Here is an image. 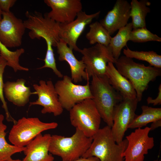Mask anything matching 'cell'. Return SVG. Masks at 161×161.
I'll return each instance as SVG.
<instances>
[{
	"label": "cell",
	"instance_id": "obj_8",
	"mask_svg": "<svg viewBox=\"0 0 161 161\" xmlns=\"http://www.w3.org/2000/svg\"><path fill=\"white\" fill-rule=\"evenodd\" d=\"M59 101L63 109L69 111L75 105L87 99H92L89 80L84 85H77L71 78L64 75L54 85Z\"/></svg>",
	"mask_w": 161,
	"mask_h": 161
},
{
	"label": "cell",
	"instance_id": "obj_5",
	"mask_svg": "<svg viewBox=\"0 0 161 161\" xmlns=\"http://www.w3.org/2000/svg\"><path fill=\"white\" fill-rule=\"evenodd\" d=\"M92 139L77 128L70 137L53 135H51L49 152L60 157L62 161H73L82 157L89 148Z\"/></svg>",
	"mask_w": 161,
	"mask_h": 161
},
{
	"label": "cell",
	"instance_id": "obj_1",
	"mask_svg": "<svg viewBox=\"0 0 161 161\" xmlns=\"http://www.w3.org/2000/svg\"><path fill=\"white\" fill-rule=\"evenodd\" d=\"M25 14L27 19L24 22L25 28L30 30V38L32 39L42 38L46 43L44 64L39 69L49 68L55 75L58 74L60 71L56 66L52 47H56L60 39L59 24L49 18L46 13L43 15L36 11L32 13L27 11Z\"/></svg>",
	"mask_w": 161,
	"mask_h": 161
},
{
	"label": "cell",
	"instance_id": "obj_34",
	"mask_svg": "<svg viewBox=\"0 0 161 161\" xmlns=\"http://www.w3.org/2000/svg\"><path fill=\"white\" fill-rule=\"evenodd\" d=\"M2 13L3 11H2L0 7V21L1 20L2 18Z\"/></svg>",
	"mask_w": 161,
	"mask_h": 161
},
{
	"label": "cell",
	"instance_id": "obj_25",
	"mask_svg": "<svg viewBox=\"0 0 161 161\" xmlns=\"http://www.w3.org/2000/svg\"><path fill=\"white\" fill-rule=\"evenodd\" d=\"M89 30L86 37L90 44H99L108 47L112 37L100 22L96 21L89 25Z\"/></svg>",
	"mask_w": 161,
	"mask_h": 161
},
{
	"label": "cell",
	"instance_id": "obj_12",
	"mask_svg": "<svg viewBox=\"0 0 161 161\" xmlns=\"http://www.w3.org/2000/svg\"><path fill=\"white\" fill-rule=\"evenodd\" d=\"M35 91L32 94L37 95L38 98L35 101L30 103L29 106L38 105L43 107L41 110L43 114L52 113L55 116L61 114L63 108L60 103L54 85L52 81L41 80L39 84L33 85Z\"/></svg>",
	"mask_w": 161,
	"mask_h": 161
},
{
	"label": "cell",
	"instance_id": "obj_19",
	"mask_svg": "<svg viewBox=\"0 0 161 161\" xmlns=\"http://www.w3.org/2000/svg\"><path fill=\"white\" fill-rule=\"evenodd\" d=\"M26 82L25 80L21 78L16 81H7L4 83L3 92L5 97L18 107L27 104L32 95L30 87L26 86Z\"/></svg>",
	"mask_w": 161,
	"mask_h": 161
},
{
	"label": "cell",
	"instance_id": "obj_36",
	"mask_svg": "<svg viewBox=\"0 0 161 161\" xmlns=\"http://www.w3.org/2000/svg\"><path fill=\"white\" fill-rule=\"evenodd\" d=\"M1 56V55H0V58Z\"/></svg>",
	"mask_w": 161,
	"mask_h": 161
},
{
	"label": "cell",
	"instance_id": "obj_27",
	"mask_svg": "<svg viewBox=\"0 0 161 161\" xmlns=\"http://www.w3.org/2000/svg\"><path fill=\"white\" fill-rule=\"evenodd\" d=\"M25 52L24 49L21 48L12 51L10 50L0 41V53L7 62V66L11 67L15 72L18 71H27L28 68L21 66L19 63V58Z\"/></svg>",
	"mask_w": 161,
	"mask_h": 161
},
{
	"label": "cell",
	"instance_id": "obj_23",
	"mask_svg": "<svg viewBox=\"0 0 161 161\" xmlns=\"http://www.w3.org/2000/svg\"><path fill=\"white\" fill-rule=\"evenodd\" d=\"M132 29L131 22L128 23L125 27L119 30L114 36L112 37L108 47L115 59H117L120 57L122 49L126 46Z\"/></svg>",
	"mask_w": 161,
	"mask_h": 161
},
{
	"label": "cell",
	"instance_id": "obj_11",
	"mask_svg": "<svg viewBox=\"0 0 161 161\" xmlns=\"http://www.w3.org/2000/svg\"><path fill=\"white\" fill-rule=\"evenodd\" d=\"M149 127L138 128L126 136L127 146L123 154L124 161H144L145 155L154 146L153 137L149 136Z\"/></svg>",
	"mask_w": 161,
	"mask_h": 161
},
{
	"label": "cell",
	"instance_id": "obj_30",
	"mask_svg": "<svg viewBox=\"0 0 161 161\" xmlns=\"http://www.w3.org/2000/svg\"><path fill=\"white\" fill-rule=\"evenodd\" d=\"M16 1V0H0V7L3 12H9L10 8L13 6Z\"/></svg>",
	"mask_w": 161,
	"mask_h": 161
},
{
	"label": "cell",
	"instance_id": "obj_22",
	"mask_svg": "<svg viewBox=\"0 0 161 161\" xmlns=\"http://www.w3.org/2000/svg\"><path fill=\"white\" fill-rule=\"evenodd\" d=\"M4 116L0 114V161H21L13 159L12 156L15 154L23 151L25 147H21L9 144L7 141L5 132L7 126L3 122Z\"/></svg>",
	"mask_w": 161,
	"mask_h": 161
},
{
	"label": "cell",
	"instance_id": "obj_33",
	"mask_svg": "<svg viewBox=\"0 0 161 161\" xmlns=\"http://www.w3.org/2000/svg\"><path fill=\"white\" fill-rule=\"evenodd\" d=\"M161 126V119L152 122L150 127L151 131L154 130Z\"/></svg>",
	"mask_w": 161,
	"mask_h": 161
},
{
	"label": "cell",
	"instance_id": "obj_17",
	"mask_svg": "<svg viewBox=\"0 0 161 161\" xmlns=\"http://www.w3.org/2000/svg\"><path fill=\"white\" fill-rule=\"evenodd\" d=\"M56 47L60 61H65L69 65L71 71V78L74 83H77L84 79L89 80L85 71V65L83 61L78 60L75 57L73 50L67 44L60 39Z\"/></svg>",
	"mask_w": 161,
	"mask_h": 161
},
{
	"label": "cell",
	"instance_id": "obj_3",
	"mask_svg": "<svg viewBox=\"0 0 161 161\" xmlns=\"http://www.w3.org/2000/svg\"><path fill=\"white\" fill-rule=\"evenodd\" d=\"M90 87L92 99L101 118L111 128L115 107L123 99L109 83L106 75L92 77Z\"/></svg>",
	"mask_w": 161,
	"mask_h": 161
},
{
	"label": "cell",
	"instance_id": "obj_13",
	"mask_svg": "<svg viewBox=\"0 0 161 161\" xmlns=\"http://www.w3.org/2000/svg\"><path fill=\"white\" fill-rule=\"evenodd\" d=\"M26 29L24 21L13 13L3 12L0 21V41L6 47L14 48L21 46Z\"/></svg>",
	"mask_w": 161,
	"mask_h": 161
},
{
	"label": "cell",
	"instance_id": "obj_6",
	"mask_svg": "<svg viewBox=\"0 0 161 161\" xmlns=\"http://www.w3.org/2000/svg\"><path fill=\"white\" fill-rule=\"evenodd\" d=\"M69 111L71 124L87 137H92L100 129L101 118L92 99L76 104Z\"/></svg>",
	"mask_w": 161,
	"mask_h": 161
},
{
	"label": "cell",
	"instance_id": "obj_32",
	"mask_svg": "<svg viewBox=\"0 0 161 161\" xmlns=\"http://www.w3.org/2000/svg\"><path fill=\"white\" fill-rule=\"evenodd\" d=\"M73 161H100V160L97 157H93L87 158L81 157Z\"/></svg>",
	"mask_w": 161,
	"mask_h": 161
},
{
	"label": "cell",
	"instance_id": "obj_20",
	"mask_svg": "<svg viewBox=\"0 0 161 161\" xmlns=\"http://www.w3.org/2000/svg\"><path fill=\"white\" fill-rule=\"evenodd\" d=\"M105 75L110 84L123 98H136V92L133 85L118 71L113 63L108 64Z\"/></svg>",
	"mask_w": 161,
	"mask_h": 161
},
{
	"label": "cell",
	"instance_id": "obj_7",
	"mask_svg": "<svg viewBox=\"0 0 161 161\" xmlns=\"http://www.w3.org/2000/svg\"><path fill=\"white\" fill-rule=\"evenodd\" d=\"M58 125L55 122H43L38 117H23L14 124L9 132L8 139L13 145L25 147L42 132L55 129Z\"/></svg>",
	"mask_w": 161,
	"mask_h": 161
},
{
	"label": "cell",
	"instance_id": "obj_9",
	"mask_svg": "<svg viewBox=\"0 0 161 161\" xmlns=\"http://www.w3.org/2000/svg\"><path fill=\"white\" fill-rule=\"evenodd\" d=\"M81 60L85 65V71L90 78L94 75H105L109 62L114 63L116 60L108 47L99 44L80 49Z\"/></svg>",
	"mask_w": 161,
	"mask_h": 161
},
{
	"label": "cell",
	"instance_id": "obj_4",
	"mask_svg": "<svg viewBox=\"0 0 161 161\" xmlns=\"http://www.w3.org/2000/svg\"><path fill=\"white\" fill-rule=\"evenodd\" d=\"M92 138L90 146L81 157H95L100 161H124L123 155L128 141L125 139L117 143L112 134L111 128L106 126L100 128Z\"/></svg>",
	"mask_w": 161,
	"mask_h": 161
},
{
	"label": "cell",
	"instance_id": "obj_31",
	"mask_svg": "<svg viewBox=\"0 0 161 161\" xmlns=\"http://www.w3.org/2000/svg\"><path fill=\"white\" fill-rule=\"evenodd\" d=\"M159 92L158 95L155 99H153L151 97H148L146 100L148 104H152L156 106L161 104V84L158 87Z\"/></svg>",
	"mask_w": 161,
	"mask_h": 161
},
{
	"label": "cell",
	"instance_id": "obj_18",
	"mask_svg": "<svg viewBox=\"0 0 161 161\" xmlns=\"http://www.w3.org/2000/svg\"><path fill=\"white\" fill-rule=\"evenodd\" d=\"M51 137L49 134L38 135L25 146V156L21 161H53L54 157L49 153Z\"/></svg>",
	"mask_w": 161,
	"mask_h": 161
},
{
	"label": "cell",
	"instance_id": "obj_2",
	"mask_svg": "<svg viewBox=\"0 0 161 161\" xmlns=\"http://www.w3.org/2000/svg\"><path fill=\"white\" fill-rule=\"evenodd\" d=\"M114 64L118 71L133 85L139 102L141 100L143 93L148 88L150 82L161 75V68L146 66L125 55L116 60Z\"/></svg>",
	"mask_w": 161,
	"mask_h": 161
},
{
	"label": "cell",
	"instance_id": "obj_10",
	"mask_svg": "<svg viewBox=\"0 0 161 161\" xmlns=\"http://www.w3.org/2000/svg\"><path fill=\"white\" fill-rule=\"evenodd\" d=\"M138 102L137 98H123L115 107L113 116V123L111 131L117 143L119 144L123 141L129 126L136 116L135 111Z\"/></svg>",
	"mask_w": 161,
	"mask_h": 161
},
{
	"label": "cell",
	"instance_id": "obj_21",
	"mask_svg": "<svg viewBox=\"0 0 161 161\" xmlns=\"http://www.w3.org/2000/svg\"><path fill=\"white\" fill-rule=\"evenodd\" d=\"M130 17L133 29L146 27L145 18L151 11V3L147 0H132L130 3Z\"/></svg>",
	"mask_w": 161,
	"mask_h": 161
},
{
	"label": "cell",
	"instance_id": "obj_35",
	"mask_svg": "<svg viewBox=\"0 0 161 161\" xmlns=\"http://www.w3.org/2000/svg\"><path fill=\"white\" fill-rule=\"evenodd\" d=\"M160 161V160H158V159H157V160H154L153 161Z\"/></svg>",
	"mask_w": 161,
	"mask_h": 161
},
{
	"label": "cell",
	"instance_id": "obj_29",
	"mask_svg": "<svg viewBox=\"0 0 161 161\" xmlns=\"http://www.w3.org/2000/svg\"><path fill=\"white\" fill-rule=\"evenodd\" d=\"M7 66V62L6 60L1 56L0 58V100L2 103V107L5 112L6 120L8 122H13L14 124L16 123L17 121L10 114L4 96L3 88L4 83L3 80V75L5 68Z\"/></svg>",
	"mask_w": 161,
	"mask_h": 161
},
{
	"label": "cell",
	"instance_id": "obj_28",
	"mask_svg": "<svg viewBox=\"0 0 161 161\" xmlns=\"http://www.w3.org/2000/svg\"><path fill=\"white\" fill-rule=\"evenodd\" d=\"M129 41L143 43L149 41H161V38L152 33L146 27L133 29L129 36Z\"/></svg>",
	"mask_w": 161,
	"mask_h": 161
},
{
	"label": "cell",
	"instance_id": "obj_16",
	"mask_svg": "<svg viewBox=\"0 0 161 161\" xmlns=\"http://www.w3.org/2000/svg\"><path fill=\"white\" fill-rule=\"evenodd\" d=\"M131 6L127 1L117 0L112 9L100 22L111 35L128 23Z\"/></svg>",
	"mask_w": 161,
	"mask_h": 161
},
{
	"label": "cell",
	"instance_id": "obj_14",
	"mask_svg": "<svg viewBox=\"0 0 161 161\" xmlns=\"http://www.w3.org/2000/svg\"><path fill=\"white\" fill-rule=\"evenodd\" d=\"M100 13L99 11L89 15L85 12L81 11L73 21L64 24H59L60 39L65 42L73 50L80 52L81 49L77 45L78 40L87 25L91 23L94 19L97 17Z\"/></svg>",
	"mask_w": 161,
	"mask_h": 161
},
{
	"label": "cell",
	"instance_id": "obj_24",
	"mask_svg": "<svg viewBox=\"0 0 161 161\" xmlns=\"http://www.w3.org/2000/svg\"><path fill=\"white\" fill-rule=\"evenodd\" d=\"M141 108L142 113L136 115L129 126L128 129L141 128L150 123L161 119V108H153L143 105Z\"/></svg>",
	"mask_w": 161,
	"mask_h": 161
},
{
	"label": "cell",
	"instance_id": "obj_15",
	"mask_svg": "<svg viewBox=\"0 0 161 161\" xmlns=\"http://www.w3.org/2000/svg\"><path fill=\"white\" fill-rule=\"evenodd\" d=\"M44 2L51 9L46 13L47 16L60 24L73 21L82 11L80 0H45Z\"/></svg>",
	"mask_w": 161,
	"mask_h": 161
},
{
	"label": "cell",
	"instance_id": "obj_26",
	"mask_svg": "<svg viewBox=\"0 0 161 161\" xmlns=\"http://www.w3.org/2000/svg\"><path fill=\"white\" fill-rule=\"evenodd\" d=\"M123 53L127 57L145 61L151 66L161 68V56L154 51H133L127 47L123 49Z\"/></svg>",
	"mask_w": 161,
	"mask_h": 161
}]
</instances>
